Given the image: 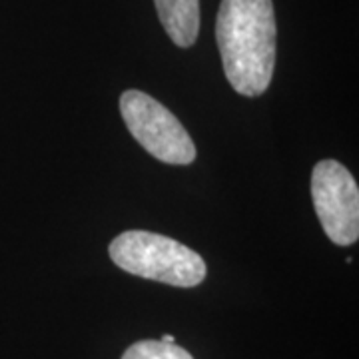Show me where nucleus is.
<instances>
[{
    "label": "nucleus",
    "mask_w": 359,
    "mask_h": 359,
    "mask_svg": "<svg viewBox=\"0 0 359 359\" xmlns=\"http://www.w3.org/2000/svg\"><path fill=\"white\" fill-rule=\"evenodd\" d=\"M160 341H164V344H176V341H174V335H170V334L162 335V337H160Z\"/></svg>",
    "instance_id": "obj_7"
},
{
    "label": "nucleus",
    "mask_w": 359,
    "mask_h": 359,
    "mask_svg": "<svg viewBox=\"0 0 359 359\" xmlns=\"http://www.w3.org/2000/svg\"><path fill=\"white\" fill-rule=\"evenodd\" d=\"M158 18L170 40L190 48L200 32V0H154Z\"/></svg>",
    "instance_id": "obj_5"
},
{
    "label": "nucleus",
    "mask_w": 359,
    "mask_h": 359,
    "mask_svg": "<svg viewBox=\"0 0 359 359\" xmlns=\"http://www.w3.org/2000/svg\"><path fill=\"white\" fill-rule=\"evenodd\" d=\"M108 252L116 266L132 276L176 287L202 283L208 271L200 254L154 231H124L112 240Z\"/></svg>",
    "instance_id": "obj_2"
},
{
    "label": "nucleus",
    "mask_w": 359,
    "mask_h": 359,
    "mask_svg": "<svg viewBox=\"0 0 359 359\" xmlns=\"http://www.w3.org/2000/svg\"><path fill=\"white\" fill-rule=\"evenodd\" d=\"M313 208L327 238L351 245L359 238V188L355 178L337 160H321L311 174Z\"/></svg>",
    "instance_id": "obj_4"
},
{
    "label": "nucleus",
    "mask_w": 359,
    "mask_h": 359,
    "mask_svg": "<svg viewBox=\"0 0 359 359\" xmlns=\"http://www.w3.org/2000/svg\"><path fill=\"white\" fill-rule=\"evenodd\" d=\"M216 40L226 78L238 94L256 98L276 68V16L271 0H222Z\"/></svg>",
    "instance_id": "obj_1"
},
{
    "label": "nucleus",
    "mask_w": 359,
    "mask_h": 359,
    "mask_svg": "<svg viewBox=\"0 0 359 359\" xmlns=\"http://www.w3.org/2000/svg\"><path fill=\"white\" fill-rule=\"evenodd\" d=\"M120 114L130 134L156 160L186 166L196 160L190 134L166 106L140 90H126L120 96Z\"/></svg>",
    "instance_id": "obj_3"
},
{
    "label": "nucleus",
    "mask_w": 359,
    "mask_h": 359,
    "mask_svg": "<svg viewBox=\"0 0 359 359\" xmlns=\"http://www.w3.org/2000/svg\"><path fill=\"white\" fill-rule=\"evenodd\" d=\"M122 359H194L184 347L164 344L160 339H142L130 346Z\"/></svg>",
    "instance_id": "obj_6"
}]
</instances>
